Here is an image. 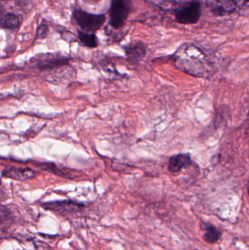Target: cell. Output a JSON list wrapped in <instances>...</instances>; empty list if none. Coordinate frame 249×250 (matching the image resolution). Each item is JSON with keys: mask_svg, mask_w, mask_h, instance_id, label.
Listing matches in <instances>:
<instances>
[{"mask_svg": "<svg viewBox=\"0 0 249 250\" xmlns=\"http://www.w3.org/2000/svg\"><path fill=\"white\" fill-rule=\"evenodd\" d=\"M175 65L178 70L194 77H211L214 73L213 65L206 54L194 45L183 46L174 56Z\"/></svg>", "mask_w": 249, "mask_h": 250, "instance_id": "obj_1", "label": "cell"}, {"mask_svg": "<svg viewBox=\"0 0 249 250\" xmlns=\"http://www.w3.org/2000/svg\"><path fill=\"white\" fill-rule=\"evenodd\" d=\"M173 11L175 20L178 23L195 24L202 16V2L200 0H190L178 3Z\"/></svg>", "mask_w": 249, "mask_h": 250, "instance_id": "obj_2", "label": "cell"}, {"mask_svg": "<svg viewBox=\"0 0 249 250\" xmlns=\"http://www.w3.org/2000/svg\"><path fill=\"white\" fill-rule=\"evenodd\" d=\"M133 10L132 0H111L110 25L114 29L122 27Z\"/></svg>", "mask_w": 249, "mask_h": 250, "instance_id": "obj_3", "label": "cell"}, {"mask_svg": "<svg viewBox=\"0 0 249 250\" xmlns=\"http://www.w3.org/2000/svg\"><path fill=\"white\" fill-rule=\"evenodd\" d=\"M73 17L80 28L87 33H94L99 30L106 20L105 14H92L80 10H75Z\"/></svg>", "mask_w": 249, "mask_h": 250, "instance_id": "obj_4", "label": "cell"}, {"mask_svg": "<svg viewBox=\"0 0 249 250\" xmlns=\"http://www.w3.org/2000/svg\"><path fill=\"white\" fill-rule=\"evenodd\" d=\"M206 6L216 16H228L233 14L237 10L233 0H206Z\"/></svg>", "mask_w": 249, "mask_h": 250, "instance_id": "obj_5", "label": "cell"}, {"mask_svg": "<svg viewBox=\"0 0 249 250\" xmlns=\"http://www.w3.org/2000/svg\"><path fill=\"white\" fill-rule=\"evenodd\" d=\"M127 60L132 64H137L147 54V48L141 41H134L124 46Z\"/></svg>", "mask_w": 249, "mask_h": 250, "instance_id": "obj_6", "label": "cell"}, {"mask_svg": "<svg viewBox=\"0 0 249 250\" xmlns=\"http://www.w3.org/2000/svg\"><path fill=\"white\" fill-rule=\"evenodd\" d=\"M192 163L190 154H178L170 158L168 170L172 173H178L183 169L188 168Z\"/></svg>", "mask_w": 249, "mask_h": 250, "instance_id": "obj_7", "label": "cell"}, {"mask_svg": "<svg viewBox=\"0 0 249 250\" xmlns=\"http://www.w3.org/2000/svg\"><path fill=\"white\" fill-rule=\"evenodd\" d=\"M3 175L16 180L23 181L35 176V171L29 168H20V167H10L3 172Z\"/></svg>", "mask_w": 249, "mask_h": 250, "instance_id": "obj_8", "label": "cell"}, {"mask_svg": "<svg viewBox=\"0 0 249 250\" xmlns=\"http://www.w3.org/2000/svg\"><path fill=\"white\" fill-rule=\"evenodd\" d=\"M205 233L203 239L209 244H214L222 237V232L213 225L206 224L203 226Z\"/></svg>", "mask_w": 249, "mask_h": 250, "instance_id": "obj_9", "label": "cell"}, {"mask_svg": "<svg viewBox=\"0 0 249 250\" xmlns=\"http://www.w3.org/2000/svg\"><path fill=\"white\" fill-rule=\"evenodd\" d=\"M78 33V38L80 42L89 48H94L97 47L98 39L96 35L94 33H87V32H83V31H77Z\"/></svg>", "mask_w": 249, "mask_h": 250, "instance_id": "obj_10", "label": "cell"}, {"mask_svg": "<svg viewBox=\"0 0 249 250\" xmlns=\"http://www.w3.org/2000/svg\"><path fill=\"white\" fill-rule=\"evenodd\" d=\"M19 19L16 15L8 13L4 16L1 21V26L6 29H15L19 26Z\"/></svg>", "mask_w": 249, "mask_h": 250, "instance_id": "obj_11", "label": "cell"}, {"mask_svg": "<svg viewBox=\"0 0 249 250\" xmlns=\"http://www.w3.org/2000/svg\"><path fill=\"white\" fill-rule=\"evenodd\" d=\"M11 222V215L8 210L0 206V229L8 227Z\"/></svg>", "mask_w": 249, "mask_h": 250, "instance_id": "obj_12", "label": "cell"}, {"mask_svg": "<svg viewBox=\"0 0 249 250\" xmlns=\"http://www.w3.org/2000/svg\"><path fill=\"white\" fill-rule=\"evenodd\" d=\"M178 3V1H175V0H162L159 4V6L163 10H173Z\"/></svg>", "mask_w": 249, "mask_h": 250, "instance_id": "obj_13", "label": "cell"}, {"mask_svg": "<svg viewBox=\"0 0 249 250\" xmlns=\"http://www.w3.org/2000/svg\"><path fill=\"white\" fill-rule=\"evenodd\" d=\"M237 8L247 9L249 7V0H233Z\"/></svg>", "mask_w": 249, "mask_h": 250, "instance_id": "obj_14", "label": "cell"}, {"mask_svg": "<svg viewBox=\"0 0 249 250\" xmlns=\"http://www.w3.org/2000/svg\"><path fill=\"white\" fill-rule=\"evenodd\" d=\"M47 28L45 26H41L38 29V35L40 36V38H42V35H45V33H44V32L46 31Z\"/></svg>", "mask_w": 249, "mask_h": 250, "instance_id": "obj_15", "label": "cell"}, {"mask_svg": "<svg viewBox=\"0 0 249 250\" xmlns=\"http://www.w3.org/2000/svg\"><path fill=\"white\" fill-rule=\"evenodd\" d=\"M89 1H92V2H97L99 0H89Z\"/></svg>", "mask_w": 249, "mask_h": 250, "instance_id": "obj_16", "label": "cell"}]
</instances>
